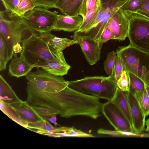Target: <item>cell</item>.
<instances>
[{"instance_id": "obj_25", "label": "cell", "mask_w": 149, "mask_h": 149, "mask_svg": "<svg viewBox=\"0 0 149 149\" xmlns=\"http://www.w3.org/2000/svg\"><path fill=\"white\" fill-rule=\"evenodd\" d=\"M83 0H73L60 10L64 15L70 16L79 15L80 9Z\"/></svg>"}, {"instance_id": "obj_7", "label": "cell", "mask_w": 149, "mask_h": 149, "mask_svg": "<svg viewBox=\"0 0 149 149\" xmlns=\"http://www.w3.org/2000/svg\"><path fill=\"white\" fill-rule=\"evenodd\" d=\"M125 13L129 20V45L149 54V19L137 12Z\"/></svg>"}, {"instance_id": "obj_2", "label": "cell", "mask_w": 149, "mask_h": 149, "mask_svg": "<svg viewBox=\"0 0 149 149\" xmlns=\"http://www.w3.org/2000/svg\"><path fill=\"white\" fill-rule=\"evenodd\" d=\"M115 52L120 58L123 70L135 75L149 86V54L130 45L118 47Z\"/></svg>"}, {"instance_id": "obj_13", "label": "cell", "mask_w": 149, "mask_h": 149, "mask_svg": "<svg viewBox=\"0 0 149 149\" xmlns=\"http://www.w3.org/2000/svg\"><path fill=\"white\" fill-rule=\"evenodd\" d=\"M132 126L135 133H139L144 130L145 117L138 101L130 91L127 92Z\"/></svg>"}, {"instance_id": "obj_21", "label": "cell", "mask_w": 149, "mask_h": 149, "mask_svg": "<svg viewBox=\"0 0 149 149\" xmlns=\"http://www.w3.org/2000/svg\"><path fill=\"white\" fill-rule=\"evenodd\" d=\"M0 98L1 100L8 103L20 100L11 87L1 74L0 75Z\"/></svg>"}, {"instance_id": "obj_34", "label": "cell", "mask_w": 149, "mask_h": 149, "mask_svg": "<svg viewBox=\"0 0 149 149\" xmlns=\"http://www.w3.org/2000/svg\"><path fill=\"white\" fill-rule=\"evenodd\" d=\"M58 0H34L36 7H43L47 9L57 8Z\"/></svg>"}, {"instance_id": "obj_3", "label": "cell", "mask_w": 149, "mask_h": 149, "mask_svg": "<svg viewBox=\"0 0 149 149\" xmlns=\"http://www.w3.org/2000/svg\"><path fill=\"white\" fill-rule=\"evenodd\" d=\"M20 56L34 68H38L57 59L50 52L39 33H33L22 43Z\"/></svg>"}, {"instance_id": "obj_19", "label": "cell", "mask_w": 149, "mask_h": 149, "mask_svg": "<svg viewBox=\"0 0 149 149\" xmlns=\"http://www.w3.org/2000/svg\"><path fill=\"white\" fill-rule=\"evenodd\" d=\"M71 67L67 63L62 62L56 59L50 61L41 68L52 74L62 76L68 73Z\"/></svg>"}, {"instance_id": "obj_40", "label": "cell", "mask_w": 149, "mask_h": 149, "mask_svg": "<svg viewBox=\"0 0 149 149\" xmlns=\"http://www.w3.org/2000/svg\"><path fill=\"white\" fill-rule=\"evenodd\" d=\"M57 115H52L49 117L47 120L50 123L54 124L55 126L58 125V124L56 122L57 118L56 116Z\"/></svg>"}, {"instance_id": "obj_16", "label": "cell", "mask_w": 149, "mask_h": 149, "mask_svg": "<svg viewBox=\"0 0 149 149\" xmlns=\"http://www.w3.org/2000/svg\"><path fill=\"white\" fill-rule=\"evenodd\" d=\"M14 57L8 65L9 76L19 78L26 76L33 68L26 61L14 53Z\"/></svg>"}, {"instance_id": "obj_18", "label": "cell", "mask_w": 149, "mask_h": 149, "mask_svg": "<svg viewBox=\"0 0 149 149\" xmlns=\"http://www.w3.org/2000/svg\"><path fill=\"white\" fill-rule=\"evenodd\" d=\"M71 127H54L49 123V121L45 119L37 122L28 124L27 129L33 131L36 130L35 132L40 131L58 133L67 131Z\"/></svg>"}, {"instance_id": "obj_12", "label": "cell", "mask_w": 149, "mask_h": 149, "mask_svg": "<svg viewBox=\"0 0 149 149\" xmlns=\"http://www.w3.org/2000/svg\"><path fill=\"white\" fill-rule=\"evenodd\" d=\"M46 41L51 53L58 60L67 63L63 51L67 47L78 44L74 39L57 37L51 32L39 33Z\"/></svg>"}, {"instance_id": "obj_15", "label": "cell", "mask_w": 149, "mask_h": 149, "mask_svg": "<svg viewBox=\"0 0 149 149\" xmlns=\"http://www.w3.org/2000/svg\"><path fill=\"white\" fill-rule=\"evenodd\" d=\"M83 20L79 15L70 16L58 14L53 31L74 32L79 30Z\"/></svg>"}, {"instance_id": "obj_6", "label": "cell", "mask_w": 149, "mask_h": 149, "mask_svg": "<svg viewBox=\"0 0 149 149\" xmlns=\"http://www.w3.org/2000/svg\"><path fill=\"white\" fill-rule=\"evenodd\" d=\"M26 78V91L53 93L61 91L69 84V81L65 80L62 76L52 74L42 69L30 72Z\"/></svg>"}, {"instance_id": "obj_20", "label": "cell", "mask_w": 149, "mask_h": 149, "mask_svg": "<svg viewBox=\"0 0 149 149\" xmlns=\"http://www.w3.org/2000/svg\"><path fill=\"white\" fill-rule=\"evenodd\" d=\"M14 12L12 15L22 17L27 12L36 7L34 0H10Z\"/></svg>"}, {"instance_id": "obj_9", "label": "cell", "mask_w": 149, "mask_h": 149, "mask_svg": "<svg viewBox=\"0 0 149 149\" xmlns=\"http://www.w3.org/2000/svg\"><path fill=\"white\" fill-rule=\"evenodd\" d=\"M101 112L115 130L125 132H135L131 123L111 101L102 104Z\"/></svg>"}, {"instance_id": "obj_8", "label": "cell", "mask_w": 149, "mask_h": 149, "mask_svg": "<svg viewBox=\"0 0 149 149\" xmlns=\"http://www.w3.org/2000/svg\"><path fill=\"white\" fill-rule=\"evenodd\" d=\"M58 12L43 7H35L21 17L33 32L40 33L53 31Z\"/></svg>"}, {"instance_id": "obj_28", "label": "cell", "mask_w": 149, "mask_h": 149, "mask_svg": "<svg viewBox=\"0 0 149 149\" xmlns=\"http://www.w3.org/2000/svg\"><path fill=\"white\" fill-rule=\"evenodd\" d=\"M101 8V6L100 3L96 5L89 10L83 19L82 23L77 31L82 29L88 23L94 19L98 15Z\"/></svg>"}, {"instance_id": "obj_29", "label": "cell", "mask_w": 149, "mask_h": 149, "mask_svg": "<svg viewBox=\"0 0 149 149\" xmlns=\"http://www.w3.org/2000/svg\"><path fill=\"white\" fill-rule=\"evenodd\" d=\"M143 0H130L120 8L125 13L137 12L141 7Z\"/></svg>"}, {"instance_id": "obj_42", "label": "cell", "mask_w": 149, "mask_h": 149, "mask_svg": "<svg viewBox=\"0 0 149 149\" xmlns=\"http://www.w3.org/2000/svg\"><path fill=\"white\" fill-rule=\"evenodd\" d=\"M145 89L149 98V86L145 84Z\"/></svg>"}, {"instance_id": "obj_26", "label": "cell", "mask_w": 149, "mask_h": 149, "mask_svg": "<svg viewBox=\"0 0 149 149\" xmlns=\"http://www.w3.org/2000/svg\"><path fill=\"white\" fill-rule=\"evenodd\" d=\"M116 56L114 51L109 52L103 63L104 70L108 76L113 78L114 65Z\"/></svg>"}, {"instance_id": "obj_14", "label": "cell", "mask_w": 149, "mask_h": 149, "mask_svg": "<svg viewBox=\"0 0 149 149\" xmlns=\"http://www.w3.org/2000/svg\"><path fill=\"white\" fill-rule=\"evenodd\" d=\"M8 103L20 118L28 124L45 120L26 101H23L20 99Z\"/></svg>"}, {"instance_id": "obj_1", "label": "cell", "mask_w": 149, "mask_h": 149, "mask_svg": "<svg viewBox=\"0 0 149 149\" xmlns=\"http://www.w3.org/2000/svg\"><path fill=\"white\" fill-rule=\"evenodd\" d=\"M68 86L82 93L100 99L111 100L117 89L116 81L112 77H86L69 81Z\"/></svg>"}, {"instance_id": "obj_10", "label": "cell", "mask_w": 149, "mask_h": 149, "mask_svg": "<svg viewBox=\"0 0 149 149\" xmlns=\"http://www.w3.org/2000/svg\"><path fill=\"white\" fill-rule=\"evenodd\" d=\"M129 20L126 13L120 8L111 16L107 22L105 28L111 31L114 39L124 40L127 37Z\"/></svg>"}, {"instance_id": "obj_43", "label": "cell", "mask_w": 149, "mask_h": 149, "mask_svg": "<svg viewBox=\"0 0 149 149\" xmlns=\"http://www.w3.org/2000/svg\"><path fill=\"white\" fill-rule=\"evenodd\" d=\"M1 0V1H2V0Z\"/></svg>"}, {"instance_id": "obj_41", "label": "cell", "mask_w": 149, "mask_h": 149, "mask_svg": "<svg viewBox=\"0 0 149 149\" xmlns=\"http://www.w3.org/2000/svg\"><path fill=\"white\" fill-rule=\"evenodd\" d=\"M145 124L146 125L145 131L147 132H149V117L146 121Z\"/></svg>"}, {"instance_id": "obj_22", "label": "cell", "mask_w": 149, "mask_h": 149, "mask_svg": "<svg viewBox=\"0 0 149 149\" xmlns=\"http://www.w3.org/2000/svg\"><path fill=\"white\" fill-rule=\"evenodd\" d=\"M127 73L130 81L129 91L136 98L144 92L145 84L141 79L135 75L130 72Z\"/></svg>"}, {"instance_id": "obj_30", "label": "cell", "mask_w": 149, "mask_h": 149, "mask_svg": "<svg viewBox=\"0 0 149 149\" xmlns=\"http://www.w3.org/2000/svg\"><path fill=\"white\" fill-rule=\"evenodd\" d=\"M116 84L117 87L121 91L125 92L129 91L130 81L127 72L123 70Z\"/></svg>"}, {"instance_id": "obj_37", "label": "cell", "mask_w": 149, "mask_h": 149, "mask_svg": "<svg viewBox=\"0 0 149 149\" xmlns=\"http://www.w3.org/2000/svg\"><path fill=\"white\" fill-rule=\"evenodd\" d=\"M97 133L99 134H104L109 135L113 136H119L122 135L123 132L116 130H109L103 128H100L97 131Z\"/></svg>"}, {"instance_id": "obj_39", "label": "cell", "mask_w": 149, "mask_h": 149, "mask_svg": "<svg viewBox=\"0 0 149 149\" xmlns=\"http://www.w3.org/2000/svg\"><path fill=\"white\" fill-rule=\"evenodd\" d=\"M22 49L20 43L17 42L14 46L13 50L14 53H21Z\"/></svg>"}, {"instance_id": "obj_23", "label": "cell", "mask_w": 149, "mask_h": 149, "mask_svg": "<svg viewBox=\"0 0 149 149\" xmlns=\"http://www.w3.org/2000/svg\"><path fill=\"white\" fill-rule=\"evenodd\" d=\"M0 109L4 114L17 123L27 128L28 124L20 118L16 112L11 107L8 103L0 100Z\"/></svg>"}, {"instance_id": "obj_24", "label": "cell", "mask_w": 149, "mask_h": 149, "mask_svg": "<svg viewBox=\"0 0 149 149\" xmlns=\"http://www.w3.org/2000/svg\"><path fill=\"white\" fill-rule=\"evenodd\" d=\"M9 61L8 47L7 41L3 36L0 33V70L6 68V64Z\"/></svg>"}, {"instance_id": "obj_11", "label": "cell", "mask_w": 149, "mask_h": 149, "mask_svg": "<svg viewBox=\"0 0 149 149\" xmlns=\"http://www.w3.org/2000/svg\"><path fill=\"white\" fill-rule=\"evenodd\" d=\"M71 37L76 40L80 46L87 61L93 65L99 60L102 43L88 37H81L74 33Z\"/></svg>"}, {"instance_id": "obj_5", "label": "cell", "mask_w": 149, "mask_h": 149, "mask_svg": "<svg viewBox=\"0 0 149 149\" xmlns=\"http://www.w3.org/2000/svg\"><path fill=\"white\" fill-rule=\"evenodd\" d=\"M125 0H100L101 9L95 18L82 29L74 33L98 40L111 16L124 4Z\"/></svg>"}, {"instance_id": "obj_33", "label": "cell", "mask_w": 149, "mask_h": 149, "mask_svg": "<svg viewBox=\"0 0 149 149\" xmlns=\"http://www.w3.org/2000/svg\"><path fill=\"white\" fill-rule=\"evenodd\" d=\"M122 63L120 56L116 55L113 69V77L116 81L120 77L123 70Z\"/></svg>"}, {"instance_id": "obj_32", "label": "cell", "mask_w": 149, "mask_h": 149, "mask_svg": "<svg viewBox=\"0 0 149 149\" xmlns=\"http://www.w3.org/2000/svg\"><path fill=\"white\" fill-rule=\"evenodd\" d=\"M100 3V0H83L79 15L81 16L83 19L89 10L96 5Z\"/></svg>"}, {"instance_id": "obj_4", "label": "cell", "mask_w": 149, "mask_h": 149, "mask_svg": "<svg viewBox=\"0 0 149 149\" xmlns=\"http://www.w3.org/2000/svg\"><path fill=\"white\" fill-rule=\"evenodd\" d=\"M7 15L9 19L5 17L4 11H0V33L8 43L10 61L14 54L13 47L15 45L17 42L22 43L33 33L27 27L21 17Z\"/></svg>"}, {"instance_id": "obj_31", "label": "cell", "mask_w": 149, "mask_h": 149, "mask_svg": "<svg viewBox=\"0 0 149 149\" xmlns=\"http://www.w3.org/2000/svg\"><path fill=\"white\" fill-rule=\"evenodd\" d=\"M145 116L149 114V98L145 89L143 93L136 98Z\"/></svg>"}, {"instance_id": "obj_27", "label": "cell", "mask_w": 149, "mask_h": 149, "mask_svg": "<svg viewBox=\"0 0 149 149\" xmlns=\"http://www.w3.org/2000/svg\"><path fill=\"white\" fill-rule=\"evenodd\" d=\"M94 137L95 136L91 134L85 132L81 130L72 127L68 131L56 133V137Z\"/></svg>"}, {"instance_id": "obj_17", "label": "cell", "mask_w": 149, "mask_h": 149, "mask_svg": "<svg viewBox=\"0 0 149 149\" xmlns=\"http://www.w3.org/2000/svg\"><path fill=\"white\" fill-rule=\"evenodd\" d=\"M127 92L123 91L118 88L113 98L111 101L127 118L132 125Z\"/></svg>"}, {"instance_id": "obj_35", "label": "cell", "mask_w": 149, "mask_h": 149, "mask_svg": "<svg viewBox=\"0 0 149 149\" xmlns=\"http://www.w3.org/2000/svg\"><path fill=\"white\" fill-rule=\"evenodd\" d=\"M113 39L114 37L111 31L108 28H105L98 40L103 44L110 40Z\"/></svg>"}, {"instance_id": "obj_36", "label": "cell", "mask_w": 149, "mask_h": 149, "mask_svg": "<svg viewBox=\"0 0 149 149\" xmlns=\"http://www.w3.org/2000/svg\"><path fill=\"white\" fill-rule=\"evenodd\" d=\"M137 13L149 19V0H143L141 6Z\"/></svg>"}, {"instance_id": "obj_38", "label": "cell", "mask_w": 149, "mask_h": 149, "mask_svg": "<svg viewBox=\"0 0 149 149\" xmlns=\"http://www.w3.org/2000/svg\"><path fill=\"white\" fill-rule=\"evenodd\" d=\"M73 0H58L56 3L57 9L61 10Z\"/></svg>"}]
</instances>
